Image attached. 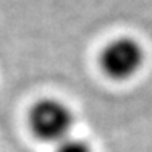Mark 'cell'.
I'll return each mask as SVG.
<instances>
[{"mask_svg":"<svg viewBox=\"0 0 152 152\" xmlns=\"http://www.w3.org/2000/svg\"><path fill=\"white\" fill-rule=\"evenodd\" d=\"M29 128L39 141L58 144L71 136L73 113L57 99H41L29 112Z\"/></svg>","mask_w":152,"mask_h":152,"instance_id":"obj_1","label":"cell"},{"mask_svg":"<svg viewBox=\"0 0 152 152\" xmlns=\"http://www.w3.org/2000/svg\"><path fill=\"white\" fill-rule=\"evenodd\" d=\"M99 61L105 76L115 81H126L141 71L144 49L136 39L118 37L104 47Z\"/></svg>","mask_w":152,"mask_h":152,"instance_id":"obj_2","label":"cell"},{"mask_svg":"<svg viewBox=\"0 0 152 152\" xmlns=\"http://www.w3.org/2000/svg\"><path fill=\"white\" fill-rule=\"evenodd\" d=\"M55 152H92V149L86 141L68 136L66 139L55 144Z\"/></svg>","mask_w":152,"mask_h":152,"instance_id":"obj_3","label":"cell"}]
</instances>
